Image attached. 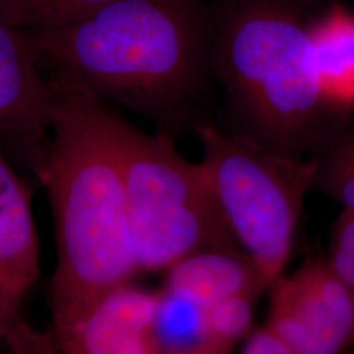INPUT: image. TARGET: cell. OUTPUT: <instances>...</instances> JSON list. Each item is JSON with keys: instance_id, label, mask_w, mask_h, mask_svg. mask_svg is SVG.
<instances>
[{"instance_id": "cell-1", "label": "cell", "mask_w": 354, "mask_h": 354, "mask_svg": "<svg viewBox=\"0 0 354 354\" xmlns=\"http://www.w3.org/2000/svg\"><path fill=\"white\" fill-rule=\"evenodd\" d=\"M26 33L45 75L75 80L159 133L175 140L209 121L216 76L206 0H114L73 24Z\"/></svg>"}, {"instance_id": "cell-2", "label": "cell", "mask_w": 354, "mask_h": 354, "mask_svg": "<svg viewBox=\"0 0 354 354\" xmlns=\"http://www.w3.org/2000/svg\"><path fill=\"white\" fill-rule=\"evenodd\" d=\"M55 114L42 185L54 218L53 326L140 273L118 149L120 114L75 80L46 75Z\"/></svg>"}, {"instance_id": "cell-3", "label": "cell", "mask_w": 354, "mask_h": 354, "mask_svg": "<svg viewBox=\"0 0 354 354\" xmlns=\"http://www.w3.org/2000/svg\"><path fill=\"white\" fill-rule=\"evenodd\" d=\"M213 11L214 71L230 133L306 158L324 137L329 106L304 11L273 0H219Z\"/></svg>"}, {"instance_id": "cell-4", "label": "cell", "mask_w": 354, "mask_h": 354, "mask_svg": "<svg viewBox=\"0 0 354 354\" xmlns=\"http://www.w3.org/2000/svg\"><path fill=\"white\" fill-rule=\"evenodd\" d=\"M207 184L239 248L264 290L286 272L317 158L269 151L212 121L194 127Z\"/></svg>"}, {"instance_id": "cell-5", "label": "cell", "mask_w": 354, "mask_h": 354, "mask_svg": "<svg viewBox=\"0 0 354 354\" xmlns=\"http://www.w3.org/2000/svg\"><path fill=\"white\" fill-rule=\"evenodd\" d=\"M118 149L140 272H165L185 256L207 248L241 250L203 165L187 160L174 138L159 131L149 134L120 115Z\"/></svg>"}, {"instance_id": "cell-6", "label": "cell", "mask_w": 354, "mask_h": 354, "mask_svg": "<svg viewBox=\"0 0 354 354\" xmlns=\"http://www.w3.org/2000/svg\"><path fill=\"white\" fill-rule=\"evenodd\" d=\"M264 324L291 354L354 348V299L327 257L310 259L269 288Z\"/></svg>"}, {"instance_id": "cell-7", "label": "cell", "mask_w": 354, "mask_h": 354, "mask_svg": "<svg viewBox=\"0 0 354 354\" xmlns=\"http://www.w3.org/2000/svg\"><path fill=\"white\" fill-rule=\"evenodd\" d=\"M54 114V91L26 32L0 20V151L39 184Z\"/></svg>"}, {"instance_id": "cell-8", "label": "cell", "mask_w": 354, "mask_h": 354, "mask_svg": "<svg viewBox=\"0 0 354 354\" xmlns=\"http://www.w3.org/2000/svg\"><path fill=\"white\" fill-rule=\"evenodd\" d=\"M163 291L134 286L112 289L74 317L53 326L59 354H159Z\"/></svg>"}, {"instance_id": "cell-9", "label": "cell", "mask_w": 354, "mask_h": 354, "mask_svg": "<svg viewBox=\"0 0 354 354\" xmlns=\"http://www.w3.org/2000/svg\"><path fill=\"white\" fill-rule=\"evenodd\" d=\"M162 291L167 304L189 307L200 314L228 297L266 290L241 250L207 248L169 266Z\"/></svg>"}, {"instance_id": "cell-10", "label": "cell", "mask_w": 354, "mask_h": 354, "mask_svg": "<svg viewBox=\"0 0 354 354\" xmlns=\"http://www.w3.org/2000/svg\"><path fill=\"white\" fill-rule=\"evenodd\" d=\"M0 272L20 301L39 274V245L30 193L0 151Z\"/></svg>"}, {"instance_id": "cell-11", "label": "cell", "mask_w": 354, "mask_h": 354, "mask_svg": "<svg viewBox=\"0 0 354 354\" xmlns=\"http://www.w3.org/2000/svg\"><path fill=\"white\" fill-rule=\"evenodd\" d=\"M310 33L329 108L354 104V15L335 4Z\"/></svg>"}, {"instance_id": "cell-12", "label": "cell", "mask_w": 354, "mask_h": 354, "mask_svg": "<svg viewBox=\"0 0 354 354\" xmlns=\"http://www.w3.org/2000/svg\"><path fill=\"white\" fill-rule=\"evenodd\" d=\"M114 0H0V20L26 30L76 23Z\"/></svg>"}, {"instance_id": "cell-13", "label": "cell", "mask_w": 354, "mask_h": 354, "mask_svg": "<svg viewBox=\"0 0 354 354\" xmlns=\"http://www.w3.org/2000/svg\"><path fill=\"white\" fill-rule=\"evenodd\" d=\"M259 292H241L210 306L198 314V340L234 349L253 332L254 304Z\"/></svg>"}, {"instance_id": "cell-14", "label": "cell", "mask_w": 354, "mask_h": 354, "mask_svg": "<svg viewBox=\"0 0 354 354\" xmlns=\"http://www.w3.org/2000/svg\"><path fill=\"white\" fill-rule=\"evenodd\" d=\"M315 158L314 189L340 203L342 210L354 213V131L330 140Z\"/></svg>"}, {"instance_id": "cell-15", "label": "cell", "mask_w": 354, "mask_h": 354, "mask_svg": "<svg viewBox=\"0 0 354 354\" xmlns=\"http://www.w3.org/2000/svg\"><path fill=\"white\" fill-rule=\"evenodd\" d=\"M327 260L354 299V213L342 210L333 222Z\"/></svg>"}, {"instance_id": "cell-16", "label": "cell", "mask_w": 354, "mask_h": 354, "mask_svg": "<svg viewBox=\"0 0 354 354\" xmlns=\"http://www.w3.org/2000/svg\"><path fill=\"white\" fill-rule=\"evenodd\" d=\"M7 354H59L51 330H39L21 317L6 337Z\"/></svg>"}, {"instance_id": "cell-17", "label": "cell", "mask_w": 354, "mask_h": 354, "mask_svg": "<svg viewBox=\"0 0 354 354\" xmlns=\"http://www.w3.org/2000/svg\"><path fill=\"white\" fill-rule=\"evenodd\" d=\"M241 354H291L282 342L266 328L254 329L247 339Z\"/></svg>"}, {"instance_id": "cell-18", "label": "cell", "mask_w": 354, "mask_h": 354, "mask_svg": "<svg viewBox=\"0 0 354 354\" xmlns=\"http://www.w3.org/2000/svg\"><path fill=\"white\" fill-rule=\"evenodd\" d=\"M231 352L232 351H230L227 348L197 339V342L190 345L163 348L159 354H231Z\"/></svg>"}, {"instance_id": "cell-19", "label": "cell", "mask_w": 354, "mask_h": 354, "mask_svg": "<svg viewBox=\"0 0 354 354\" xmlns=\"http://www.w3.org/2000/svg\"><path fill=\"white\" fill-rule=\"evenodd\" d=\"M19 317L17 307L0 301V340H6Z\"/></svg>"}, {"instance_id": "cell-20", "label": "cell", "mask_w": 354, "mask_h": 354, "mask_svg": "<svg viewBox=\"0 0 354 354\" xmlns=\"http://www.w3.org/2000/svg\"><path fill=\"white\" fill-rule=\"evenodd\" d=\"M0 301L6 302V304H11L13 307H17L19 308V304H20V299L17 298V295L15 294L10 282L7 281V279L3 276V273L0 272Z\"/></svg>"}, {"instance_id": "cell-21", "label": "cell", "mask_w": 354, "mask_h": 354, "mask_svg": "<svg viewBox=\"0 0 354 354\" xmlns=\"http://www.w3.org/2000/svg\"><path fill=\"white\" fill-rule=\"evenodd\" d=\"M273 1L286 3V4H290L292 7H297V8H299V10L304 11V7H306L311 0H273Z\"/></svg>"}, {"instance_id": "cell-22", "label": "cell", "mask_w": 354, "mask_h": 354, "mask_svg": "<svg viewBox=\"0 0 354 354\" xmlns=\"http://www.w3.org/2000/svg\"><path fill=\"white\" fill-rule=\"evenodd\" d=\"M0 354H7V346H6V340H0Z\"/></svg>"}]
</instances>
